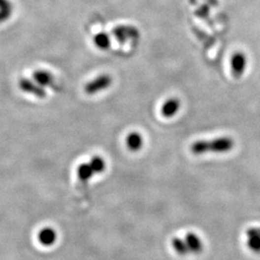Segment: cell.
<instances>
[{"mask_svg":"<svg viewBox=\"0 0 260 260\" xmlns=\"http://www.w3.org/2000/svg\"><path fill=\"white\" fill-rule=\"evenodd\" d=\"M19 88L22 90V92H24L26 94L33 95V96L40 98H43L46 96V93H45V90L43 87L40 86L35 81L29 80L27 78L20 79Z\"/></svg>","mask_w":260,"mask_h":260,"instance_id":"4","label":"cell"},{"mask_svg":"<svg viewBox=\"0 0 260 260\" xmlns=\"http://www.w3.org/2000/svg\"><path fill=\"white\" fill-rule=\"evenodd\" d=\"M12 11H5V10H0V23L8 21L11 18Z\"/></svg>","mask_w":260,"mask_h":260,"instance_id":"16","label":"cell"},{"mask_svg":"<svg viewBox=\"0 0 260 260\" xmlns=\"http://www.w3.org/2000/svg\"><path fill=\"white\" fill-rule=\"evenodd\" d=\"M0 10L12 11V4L9 0H0Z\"/></svg>","mask_w":260,"mask_h":260,"instance_id":"17","label":"cell"},{"mask_svg":"<svg viewBox=\"0 0 260 260\" xmlns=\"http://www.w3.org/2000/svg\"><path fill=\"white\" fill-rule=\"evenodd\" d=\"M94 174L95 173L93 172L89 163L88 164L83 163V164L79 165V167L77 169V175H78L79 179L83 182H87L88 180H90Z\"/></svg>","mask_w":260,"mask_h":260,"instance_id":"14","label":"cell"},{"mask_svg":"<svg viewBox=\"0 0 260 260\" xmlns=\"http://www.w3.org/2000/svg\"><path fill=\"white\" fill-rule=\"evenodd\" d=\"M94 43L98 48H99L101 50H106L111 45V40H110L108 34L101 32V33H98L95 36Z\"/></svg>","mask_w":260,"mask_h":260,"instance_id":"13","label":"cell"},{"mask_svg":"<svg viewBox=\"0 0 260 260\" xmlns=\"http://www.w3.org/2000/svg\"><path fill=\"white\" fill-rule=\"evenodd\" d=\"M127 147L131 152H138L142 149L144 141L141 134L138 132H131L126 139Z\"/></svg>","mask_w":260,"mask_h":260,"instance_id":"11","label":"cell"},{"mask_svg":"<svg viewBox=\"0 0 260 260\" xmlns=\"http://www.w3.org/2000/svg\"><path fill=\"white\" fill-rule=\"evenodd\" d=\"M172 247H173V250L175 251V253L179 256H187L188 254H190L189 249H188L187 244H186L184 239L180 238V237H174L172 240Z\"/></svg>","mask_w":260,"mask_h":260,"instance_id":"12","label":"cell"},{"mask_svg":"<svg viewBox=\"0 0 260 260\" xmlns=\"http://www.w3.org/2000/svg\"><path fill=\"white\" fill-rule=\"evenodd\" d=\"M234 140L228 136L218 137L213 140H199L194 142L190 150L195 155H202L205 153H227L234 148Z\"/></svg>","mask_w":260,"mask_h":260,"instance_id":"1","label":"cell"},{"mask_svg":"<svg viewBox=\"0 0 260 260\" xmlns=\"http://www.w3.org/2000/svg\"><path fill=\"white\" fill-rule=\"evenodd\" d=\"M32 77L37 84L43 88L52 86L54 82V78L52 74L46 70H36L33 72Z\"/></svg>","mask_w":260,"mask_h":260,"instance_id":"9","label":"cell"},{"mask_svg":"<svg viewBox=\"0 0 260 260\" xmlns=\"http://www.w3.org/2000/svg\"><path fill=\"white\" fill-rule=\"evenodd\" d=\"M112 84V77L109 74H100L94 80L88 82L85 86V92L88 95H96Z\"/></svg>","mask_w":260,"mask_h":260,"instance_id":"2","label":"cell"},{"mask_svg":"<svg viewBox=\"0 0 260 260\" xmlns=\"http://www.w3.org/2000/svg\"><path fill=\"white\" fill-rule=\"evenodd\" d=\"M38 239L42 245L45 246V247H48V246L53 245L56 242L57 234L53 228H44L43 229H41V231L39 232Z\"/></svg>","mask_w":260,"mask_h":260,"instance_id":"10","label":"cell"},{"mask_svg":"<svg viewBox=\"0 0 260 260\" xmlns=\"http://www.w3.org/2000/svg\"><path fill=\"white\" fill-rule=\"evenodd\" d=\"M247 246L255 254H260V228L253 227L247 229Z\"/></svg>","mask_w":260,"mask_h":260,"instance_id":"5","label":"cell"},{"mask_svg":"<svg viewBox=\"0 0 260 260\" xmlns=\"http://www.w3.org/2000/svg\"><path fill=\"white\" fill-rule=\"evenodd\" d=\"M89 164L94 173H101L105 170V162L100 156H94Z\"/></svg>","mask_w":260,"mask_h":260,"instance_id":"15","label":"cell"},{"mask_svg":"<svg viewBox=\"0 0 260 260\" xmlns=\"http://www.w3.org/2000/svg\"><path fill=\"white\" fill-rule=\"evenodd\" d=\"M246 65H247V58L243 53L238 52L232 57L231 68H232V73L236 78H239L244 73L246 69Z\"/></svg>","mask_w":260,"mask_h":260,"instance_id":"7","label":"cell"},{"mask_svg":"<svg viewBox=\"0 0 260 260\" xmlns=\"http://www.w3.org/2000/svg\"><path fill=\"white\" fill-rule=\"evenodd\" d=\"M180 101L178 98H172L167 99L161 108V114L165 118H173V116L179 111Z\"/></svg>","mask_w":260,"mask_h":260,"instance_id":"8","label":"cell"},{"mask_svg":"<svg viewBox=\"0 0 260 260\" xmlns=\"http://www.w3.org/2000/svg\"><path fill=\"white\" fill-rule=\"evenodd\" d=\"M112 34L120 43H126L129 40L136 39L139 37L138 29L130 25L117 26L112 30Z\"/></svg>","mask_w":260,"mask_h":260,"instance_id":"3","label":"cell"},{"mask_svg":"<svg viewBox=\"0 0 260 260\" xmlns=\"http://www.w3.org/2000/svg\"><path fill=\"white\" fill-rule=\"evenodd\" d=\"M184 240L187 244V247L189 249L190 254L193 255H198L203 250V243L200 237L196 235L194 232H189L185 235Z\"/></svg>","mask_w":260,"mask_h":260,"instance_id":"6","label":"cell"}]
</instances>
